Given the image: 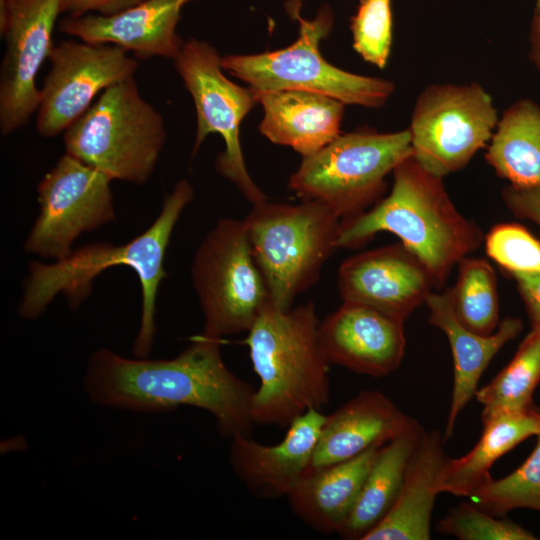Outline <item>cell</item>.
I'll return each mask as SVG.
<instances>
[{"instance_id":"cell-16","label":"cell","mask_w":540,"mask_h":540,"mask_svg":"<svg viewBox=\"0 0 540 540\" xmlns=\"http://www.w3.org/2000/svg\"><path fill=\"white\" fill-rule=\"evenodd\" d=\"M319 338L330 364L371 377L394 372L405 354L404 322L359 303L343 302L320 321Z\"/></svg>"},{"instance_id":"cell-37","label":"cell","mask_w":540,"mask_h":540,"mask_svg":"<svg viewBox=\"0 0 540 540\" xmlns=\"http://www.w3.org/2000/svg\"><path fill=\"white\" fill-rule=\"evenodd\" d=\"M536 1V9H540V0H535Z\"/></svg>"},{"instance_id":"cell-38","label":"cell","mask_w":540,"mask_h":540,"mask_svg":"<svg viewBox=\"0 0 540 540\" xmlns=\"http://www.w3.org/2000/svg\"><path fill=\"white\" fill-rule=\"evenodd\" d=\"M1 1V0H0Z\"/></svg>"},{"instance_id":"cell-1","label":"cell","mask_w":540,"mask_h":540,"mask_svg":"<svg viewBox=\"0 0 540 540\" xmlns=\"http://www.w3.org/2000/svg\"><path fill=\"white\" fill-rule=\"evenodd\" d=\"M221 339L201 333L172 359H130L95 351L83 387L100 406L135 412H165L191 406L209 412L220 435H251L255 389L223 361Z\"/></svg>"},{"instance_id":"cell-26","label":"cell","mask_w":540,"mask_h":540,"mask_svg":"<svg viewBox=\"0 0 540 540\" xmlns=\"http://www.w3.org/2000/svg\"><path fill=\"white\" fill-rule=\"evenodd\" d=\"M485 159L515 187H540V105L521 99L499 118Z\"/></svg>"},{"instance_id":"cell-24","label":"cell","mask_w":540,"mask_h":540,"mask_svg":"<svg viewBox=\"0 0 540 540\" xmlns=\"http://www.w3.org/2000/svg\"><path fill=\"white\" fill-rule=\"evenodd\" d=\"M483 431L475 446L459 458H448L438 489L470 498L492 477L493 464L531 436L540 434V408L534 404L516 411L498 413L482 420Z\"/></svg>"},{"instance_id":"cell-19","label":"cell","mask_w":540,"mask_h":540,"mask_svg":"<svg viewBox=\"0 0 540 540\" xmlns=\"http://www.w3.org/2000/svg\"><path fill=\"white\" fill-rule=\"evenodd\" d=\"M413 420L387 396L364 390L330 415H326L309 470L352 459L382 446Z\"/></svg>"},{"instance_id":"cell-31","label":"cell","mask_w":540,"mask_h":540,"mask_svg":"<svg viewBox=\"0 0 540 540\" xmlns=\"http://www.w3.org/2000/svg\"><path fill=\"white\" fill-rule=\"evenodd\" d=\"M484 240L487 255L510 276L540 274V239L524 226L497 224Z\"/></svg>"},{"instance_id":"cell-8","label":"cell","mask_w":540,"mask_h":540,"mask_svg":"<svg viewBox=\"0 0 540 540\" xmlns=\"http://www.w3.org/2000/svg\"><path fill=\"white\" fill-rule=\"evenodd\" d=\"M411 156L409 129L340 134L314 155L303 158L288 186L302 200L320 201L344 220L380 201L386 176Z\"/></svg>"},{"instance_id":"cell-33","label":"cell","mask_w":540,"mask_h":540,"mask_svg":"<svg viewBox=\"0 0 540 540\" xmlns=\"http://www.w3.org/2000/svg\"><path fill=\"white\" fill-rule=\"evenodd\" d=\"M502 200L516 217L532 221L540 228V187L508 185L502 190Z\"/></svg>"},{"instance_id":"cell-28","label":"cell","mask_w":540,"mask_h":540,"mask_svg":"<svg viewBox=\"0 0 540 540\" xmlns=\"http://www.w3.org/2000/svg\"><path fill=\"white\" fill-rule=\"evenodd\" d=\"M458 265L457 281L448 288L453 311L472 332L490 335L499 325L496 273L483 258L465 257Z\"/></svg>"},{"instance_id":"cell-10","label":"cell","mask_w":540,"mask_h":540,"mask_svg":"<svg viewBox=\"0 0 540 540\" xmlns=\"http://www.w3.org/2000/svg\"><path fill=\"white\" fill-rule=\"evenodd\" d=\"M498 120L493 99L480 84L428 85L417 97L408 128L413 157L444 178L487 147Z\"/></svg>"},{"instance_id":"cell-5","label":"cell","mask_w":540,"mask_h":540,"mask_svg":"<svg viewBox=\"0 0 540 540\" xmlns=\"http://www.w3.org/2000/svg\"><path fill=\"white\" fill-rule=\"evenodd\" d=\"M244 222L270 303L281 310L291 309L338 249L341 218L317 200L295 205L265 200L253 205Z\"/></svg>"},{"instance_id":"cell-22","label":"cell","mask_w":540,"mask_h":540,"mask_svg":"<svg viewBox=\"0 0 540 540\" xmlns=\"http://www.w3.org/2000/svg\"><path fill=\"white\" fill-rule=\"evenodd\" d=\"M440 432L424 431L386 516L362 540H428L442 469L449 458Z\"/></svg>"},{"instance_id":"cell-7","label":"cell","mask_w":540,"mask_h":540,"mask_svg":"<svg viewBox=\"0 0 540 540\" xmlns=\"http://www.w3.org/2000/svg\"><path fill=\"white\" fill-rule=\"evenodd\" d=\"M300 1L292 0L287 9L299 23V36L288 47L252 55L221 57L222 69L249 85L256 94L305 90L321 93L341 102L379 108L395 90L393 82L344 71L327 62L319 44L330 33L332 10L323 5L313 19H304Z\"/></svg>"},{"instance_id":"cell-17","label":"cell","mask_w":540,"mask_h":540,"mask_svg":"<svg viewBox=\"0 0 540 540\" xmlns=\"http://www.w3.org/2000/svg\"><path fill=\"white\" fill-rule=\"evenodd\" d=\"M325 419L319 409L306 411L289 424L276 445L260 444L251 435L232 437V470L256 497H287L309 470Z\"/></svg>"},{"instance_id":"cell-4","label":"cell","mask_w":540,"mask_h":540,"mask_svg":"<svg viewBox=\"0 0 540 540\" xmlns=\"http://www.w3.org/2000/svg\"><path fill=\"white\" fill-rule=\"evenodd\" d=\"M312 302L281 310L269 303L247 331L245 344L260 383L252 399L258 425L288 427L330 396L329 362Z\"/></svg>"},{"instance_id":"cell-23","label":"cell","mask_w":540,"mask_h":540,"mask_svg":"<svg viewBox=\"0 0 540 540\" xmlns=\"http://www.w3.org/2000/svg\"><path fill=\"white\" fill-rule=\"evenodd\" d=\"M381 446L308 471L287 496L293 513L310 528L339 533L349 517Z\"/></svg>"},{"instance_id":"cell-11","label":"cell","mask_w":540,"mask_h":540,"mask_svg":"<svg viewBox=\"0 0 540 540\" xmlns=\"http://www.w3.org/2000/svg\"><path fill=\"white\" fill-rule=\"evenodd\" d=\"M173 62L195 106L197 128L192 157L209 134L218 133L225 149L217 156V172L252 205L265 201V194L249 175L240 144V124L258 103L257 95L222 73L221 57L206 41L184 42Z\"/></svg>"},{"instance_id":"cell-13","label":"cell","mask_w":540,"mask_h":540,"mask_svg":"<svg viewBox=\"0 0 540 540\" xmlns=\"http://www.w3.org/2000/svg\"><path fill=\"white\" fill-rule=\"evenodd\" d=\"M50 69L36 112V130L43 137L65 132L105 89L132 78L138 62L110 44L65 40L54 45Z\"/></svg>"},{"instance_id":"cell-34","label":"cell","mask_w":540,"mask_h":540,"mask_svg":"<svg viewBox=\"0 0 540 540\" xmlns=\"http://www.w3.org/2000/svg\"><path fill=\"white\" fill-rule=\"evenodd\" d=\"M145 0H62L61 12L70 17L94 14L113 15L131 8Z\"/></svg>"},{"instance_id":"cell-12","label":"cell","mask_w":540,"mask_h":540,"mask_svg":"<svg viewBox=\"0 0 540 540\" xmlns=\"http://www.w3.org/2000/svg\"><path fill=\"white\" fill-rule=\"evenodd\" d=\"M111 181L65 153L38 185L40 213L25 242L26 252L56 261L65 259L82 232L113 221Z\"/></svg>"},{"instance_id":"cell-18","label":"cell","mask_w":540,"mask_h":540,"mask_svg":"<svg viewBox=\"0 0 540 540\" xmlns=\"http://www.w3.org/2000/svg\"><path fill=\"white\" fill-rule=\"evenodd\" d=\"M198 0H145L113 15L66 17L59 31L94 44H110L139 59H174L184 42L176 32L182 8Z\"/></svg>"},{"instance_id":"cell-14","label":"cell","mask_w":540,"mask_h":540,"mask_svg":"<svg viewBox=\"0 0 540 540\" xmlns=\"http://www.w3.org/2000/svg\"><path fill=\"white\" fill-rule=\"evenodd\" d=\"M62 0H1L5 51L0 67V132L7 136L37 112L36 77L53 48L52 33Z\"/></svg>"},{"instance_id":"cell-25","label":"cell","mask_w":540,"mask_h":540,"mask_svg":"<svg viewBox=\"0 0 540 540\" xmlns=\"http://www.w3.org/2000/svg\"><path fill=\"white\" fill-rule=\"evenodd\" d=\"M424 431L413 418L402 432L380 447L358 499L338 533L342 538L362 540L386 516Z\"/></svg>"},{"instance_id":"cell-29","label":"cell","mask_w":540,"mask_h":540,"mask_svg":"<svg viewBox=\"0 0 540 540\" xmlns=\"http://www.w3.org/2000/svg\"><path fill=\"white\" fill-rule=\"evenodd\" d=\"M529 457L507 476L483 484L469 499L481 509L505 516L517 508L540 512V434Z\"/></svg>"},{"instance_id":"cell-9","label":"cell","mask_w":540,"mask_h":540,"mask_svg":"<svg viewBox=\"0 0 540 540\" xmlns=\"http://www.w3.org/2000/svg\"><path fill=\"white\" fill-rule=\"evenodd\" d=\"M191 275L207 336L247 332L270 303L244 220L216 224L195 253Z\"/></svg>"},{"instance_id":"cell-21","label":"cell","mask_w":540,"mask_h":540,"mask_svg":"<svg viewBox=\"0 0 540 540\" xmlns=\"http://www.w3.org/2000/svg\"><path fill=\"white\" fill-rule=\"evenodd\" d=\"M264 111L260 132L271 142L293 148L303 158L335 140L345 104L330 96L282 90L257 95Z\"/></svg>"},{"instance_id":"cell-20","label":"cell","mask_w":540,"mask_h":540,"mask_svg":"<svg viewBox=\"0 0 540 540\" xmlns=\"http://www.w3.org/2000/svg\"><path fill=\"white\" fill-rule=\"evenodd\" d=\"M425 304L429 309V323L444 332L453 356V390L443 434L447 441L453 434L459 414L475 397L482 374L495 355L520 334L523 322L517 317H507L494 333L479 335L459 322L448 289L440 293L432 291Z\"/></svg>"},{"instance_id":"cell-3","label":"cell","mask_w":540,"mask_h":540,"mask_svg":"<svg viewBox=\"0 0 540 540\" xmlns=\"http://www.w3.org/2000/svg\"><path fill=\"white\" fill-rule=\"evenodd\" d=\"M193 198L192 185L182 179L164 198L161 212L153 224L128 243L86 245L52 264L32 261L19 316L29 320L39 317L60 292L70 307L76 309L90 295L93 280L104 269L126 265L137 273L142 288L141 321L132 352L137 358H146L156 334V297L159 284L166 277L165 252L178 218Z\"/></svg>"},{"instance_id":"cell-36","label":"cell","mask_w":540,"mask_h":540,"mask_svg":"<svg viewBox=\"0 0 540 540\" xmlns=\"http://www.w3.org/2000/svg\"><path fill=\"white\" fill-rule=\"evenodd\" d=\"M529 58L540 72V9H536L531 25Z\"/></svg>"},{"instance_id":"cell-32","label":"cell","mask_w":540,"mask_h":540,"mask_svg":"<svg viewBox=\"0 0 540 540\" xmlns=\"http://www.w3.org/2000/svg\"><path fill=\"white\" fill-rule=\"evenodd\" d=\"M353 48L367 62L384 68L392 45L390 0H361L351 19Z\"/></svg>"},{"instance_id":"cell-35","label":"cell","mask_w":540,"mask_h":540,"mask_svg":"<svg viewBox=\"0 0 540 540\" xmlns=\"http://www.w3.org/2000/svg\"><path fill=\"white\" fill-rule=\"evenodd\" d=\"M512 278L516 281L531 324H540V274H515Z\"/></svg>"},{"instance_id":"cell-2","label":"cell","mask_w":540,"mask_h":540,"mask_svg":"<svg viewBox=\"0 0 540 540\" xmlns=\"http://www.w3.org/2000/svg\"><path fill=\"white\" fill-rule=\"evenodd\" d=\"M392 173L387 197L371 209L341 220L337 248H358L379 232L393 233L440 287L454 266L480 247L483 231L458 211L443 178L428 172L413 156Z\"/></svg>"},{"instance_id":"cell-27","label":"cell","mask_w":540,"mask_h":540,"mask_svg":"<svg viewBox=\"0 0 540 540\" xmlns=\"http://www.w3.org/2000/svg\"><path fill=\"white\" fill-rule=\"evenodd\" d=\"M539 384L540 324H535L509 363L477 390L475 398L483 406L482 420L533 405V394Z\"/></svg>"},{"instance_id":"cell-6","label":"cell","mask_w":540,"mask_h":540,"mask_svg":"<svg viewBox=\"0 0 540 540\" xmlns=\"http://www.w3.org/2000/svg\"><path fill=\"white\" fill-rule=\"evenodd\" d=\"M166 136L163 117L132 77L101 92L63 140L67 154L112 180L140 185L152 175Z\"/></svg>"},{"instance_id":"cell-15","label":"cell","mask_w":540,"mask_h":540,"mask_svg":"<svg viewBox=\"0 0 540 540\" xmlns=\"http://www.w3.org/2000/svg\"><path fill=\"white\" fill-rule=\"evenodd\" d=\"M343 302L370 306L405 321L436 287L428 269L402 243L346 259L338 271Z\"/></svg>"},{"instance_id":"cell-30","label":"cell","mask_w":540,"mask_h":540,"mask_svg":"<svg viewBox=\"0 0 540 540\" xmlns=\"http://www.w3.org/2000/svg\"><path fill=\"white\" fill-rule=\"evenodd\" d=\"M436 531L460 540H535L537 537L516 522L493 515L474 504L462 502L436 524Z\"/></svg>"}]
</instances>
